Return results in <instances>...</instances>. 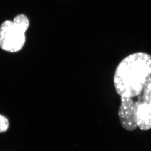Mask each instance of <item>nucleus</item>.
Listing matches in <instances>:
<instances>
[{
    "label": "nucleus",
    "mask_w": 151,
    "mask_h": 151,
    "mask_svg": "<svg viewBox=\"0 0 151 151\" xmlns=\"http://www.w3.org/2000/svg\"><path fill=\"white\" fill-rule=\"evenodd\" d=\"M142 94L139 100H142L151 108V75L146 81Z\"/></svg>",
    "instance_id": "obj_5"
},
{
    "label": "nucleus",
    "mask_w": 151,
    "mask_h": 151,
    "mask_svg": "<svg viewBox=\"0 0 151 151\" xmlns=\"http://www.w3.org/2000/svg\"><path fill=\"white\" fill-rule=\"evenodd\" d=\"M28 27L13 21L4 22L0 26V47L10 52L20 50L25 42V33Z\"/></svg>",
    "instance_id": "obj_2"
},
{
    "label": "nucleus",
    "mask_w": 151,
    "mask_h": 151,
    "mask_svg": "<svg viewBox=\"0 0 151 151\" xmlns=\"http://www.w3.org/2000/svg\"><path fill=\"white\" fill-rule=\"evenodd\" d=\"M137 127L142 131L151 129V108L142 100H139L135 103Z\"/></svg>",
    "instance_id": "obj_4"
},
{
    "label": "nucleus",
    "mask_w": 151,
    "mask_h": 151,
    "mask_svg": "<svg viewBox=\"0 0 151 151\" xmlns=\"http://www.w3.org/2000/svg\"><path fill=\"white\" fill-rule=\"evenodd\" d=\"M8 120L5 116L0 115V133L6 132L8 129Z\"/></svg>",
    "instance_id": "obj_6"
},
{
    "label": "nucleus",
    "mask_w": 151,
    "mask_h": 151,
    "mask_svg": "<svg viewBox=\"0 0 151 151\" xmlns=\"http://www.w3.org/2000/svg\"><path fill=\"white\" fill-rule=\"evenodd\" d=\"M151 75V55L141 52L130 55L116 68L113 77L116 92L121 97L140 96Z\"/></svg>",
    "instance_id": "obj_1"
},
{
    "label": "nucleus",
    "mask_w": 151,
    "mask_h": 151,
    "mask_svg": "<svg viewBox=\"0 0 151 151\" xmlns=\"http://www.w3.org/2000/svg\"><path fill=\"white\" fill-rule=\"evenodd\" d=\"M121 97V105L118 116L121 125L127 131H134L137 127L135 111V103L132 98Z\"/></svg>",
    "instance_id": "obj_3"
}]
</instances>
